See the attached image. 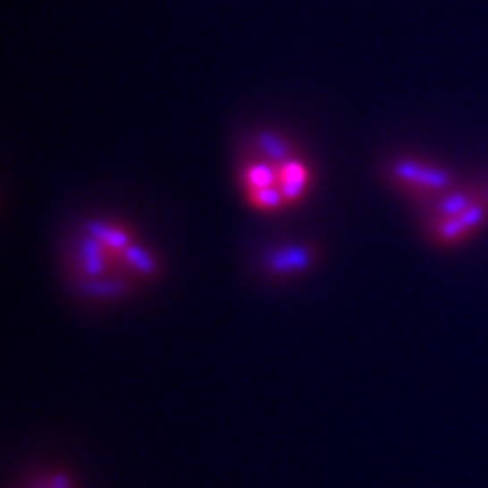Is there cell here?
Here are the masks:
<instances>
[{"label": "cell", "mask_w": 488, "mask_h": 488, "mask_svg": "<svg viewBox=\"0 0 488 488\" xmlns=\"http://www.w3.org/2000/svg\"><path fill=\"white\" fill-rule=\"evenodd\" d=\"M312 256L315 251L307 249V247H285L281 251H273V256L269 258V269H273L276 273H290L297 272V269L310 267Z\"/></svg>", "instance_id": "277c9868"}, {"label": "cell", "mask_w": 488, "mask_h": 488, "mask_svg": "<svg viewBox=\"0 0 488 488\" xmlns=\"http://www.w3.org/2000/svg\"><path fill=\"white\" fill-rule=\"evenodd\" d=\"M310 186V168L299 158H290L278 168V188L285 201H299Z\"/></svg>", "instance_id": "7a4b0ae2"}, {"label": "cell", "mask_w": 488, "mask_h": 488, "mask_svg": "<svg viewBox=\"0 0 488 488\" xmlns=\"http://www.w3.org/2000/svg\"><path fill=\"white\" fill-rule=\"evenodd\" d=\"M77 254H80L81 272L87 273V276H100V273L106 272V258H109L111 251L106 249L100 240L93 238L91 233L87 238H81Z\"/></svg>", "instance_id": "3957f363"}, {"label": "cell", "mask_w": 488, "mask_h": 488, "mask_svg": "<svg viewBox=\"0 0 488 488\" xmlns=\"http://www.w3.org/2000/svg\"><path fill=\"white\" fill-rule=\"evenodd\" d=\"M122 258H125V265H130L136 273H143V276H149V273L156 272V260L152 258V254L136 244H130L125 251H122Z\"/></svg>", "instance_id": "9c48e42d"}, {"label": "cell", "mask_w": 488, "mask_h": 488, "mask_svg": "<svg viewBox=\"0 0 488 488\" xmlns=\"http://www.w3.org/2000/svg\"><path fill=\"white\" fill-rule=\"evenodd\" d=\"M475 204H477V199L470 192H452V195L441 197L432 206V213H434V217H457L468 211L470 206H475Z\"/></svg>", "instance_id": "ba28073f"}, {"label": "cell", "mask_w": 488, "mask_h": 488, "mask_svg": "<svg viewBox=\"0 0 488 488\" xmlns=\"http://www.w3.org/2000/svg\"><path fill=\"white\" fill-rule=\"evenodd\" d=\"M486 199H488V192H486Z\"/></svg>", "instance_id": "8fae6325"}, {"label": "cell", "mask_w": 488, "mask_h": 488, "mask_svg": "<svg viewBox=\"0 0 488 488\" xmlns=\"http://www.w3.org/2000/svg\"><path fill=\"white\" fill-rule=\"evenodd\" d=\"M87 229H88V233H91L96 240H100V242L105 244L106 249H109L114 256H120L131 244L130 231L120 229V226L93 220V222H88Z\"/></svg>", "instance_id": "5b68a950"}, {"label": "cell", "mask_w": 488, "mask_h": 488, "mask_svg": "<svg viewBox=\"0 0 488 488\" xmlns=\"http://www.w3.org/2000/svg\"><path fill=\"white\" fill-rule=\"evenodd\" d=\"M389 174H391L396 183L405 188H414V190L439 192L455 183V174L450 170L439 168V165H427V163L414 161V158H398V161H393Z\"/></svg>", "instance_id": "6da1fadb"}, {"label": "cell", "mask_w": 488, "mask_h": 488, "mask_svg": "<svg viewBox=\"0 0 488 488\" xmlns=\"http://www.w3.org/2000/svg\"><path fill=\"white\" fill-rule=\"evenodd\" d=\"M256 145H258L260 152L267 156L269 163H273L276 168H281L282 163H288L290 158H294L292 152V143L288 139H282V136L273 134V131H260L256 136Z\"/></svg>", "instance_id": "8992f818"}, {"label": "cell", "mask_w": 488, "mask_h": 488, "mask_svg": "<svg viewBox=\"0 0 488 488\" xmlns=\"http://www.w3.org/2000/svg\"><path fill=\"white\" fill-rule=\"evenodd\" d=\"M249 195V201L260 211H278V208L285 204V197H282V190L278 186L263 188V190H251L247 192Z\"/></svg>", "instance_id": "30bf717a"}, {"label": "cell", "mask_w": 488, "mask_h": 488, "mask_svg": "<svg viewBox=\"0 0 488 488\" xmlns=\"http://www.w3.org/2000/svg\"><path fill=\"white\" fill-rule=\"evenodd\" d=\"M242 183L244 188H247V192L278 186V168L269 161L249 163V165H244L242 170Z\"/></svg>", "instance_id": "52a82bcc"}]
</instances>
